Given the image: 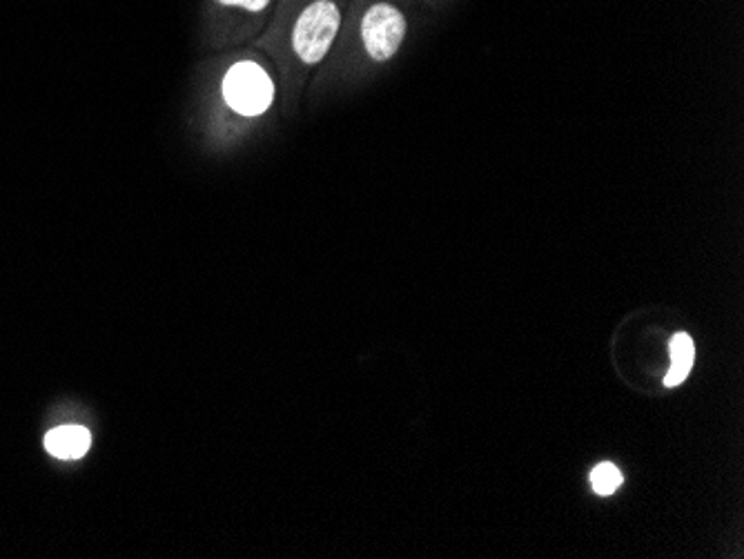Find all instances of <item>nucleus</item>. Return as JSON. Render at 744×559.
<instances>
[{
	"label": "nucleus",
	"mask_w": 744,
	"mask_h": 559,
	"mask_svg": "<svg viewBox=\"0 0 744 559\" xmlns=\"http://www.w3.org/2000/svg\"><path fill=\"white\" fill-rule=\"evenodd\" d=\"M92 446L90 430L83 426H61L45 435L47 453L58 459H81Z\"/></svg>",
	"instance_id": "obj_4"
},
{
	"label": "nucleus",
	"mask_w": 744,
	"mask_h": 559,
	"mask_svg": "<svg viewBox=\"0 0 744 559\" xmlns=\"http://www.w3.org/2000/svg\"><path fill=\"white\" fill-rule=\"evenodd\" d=\"M341 27L339 7L332 0H315L297 18L292 45L303 63L315 65L326 58Z\"/></svg>",
	"instance_id": "obj_1"
},
{
	"label": "nucleus",
	"mask_w": 744,
	"mask_h": 559,
	"mask_svg": "<svg viewBox=\"0 0 744 559\" xmlns=\"http://www.w3.org/2000/svg\"><path fill=\"white\" fill-rule=\"evenodd\" d=\"M225 7H243L248 12H263L270 5V0H219Z\"/></svg>",
	"instance_id": "obj_7"
},
{
	"label": "nucleus",
	"mask_w": 744,
	"mask_h": 559,
	"mask_svg": "<svg viewBox=\"0 0 744 559\" xmlns=\"http://www.w3.org/2000/svg\"><path fill=\"white\" fill-rule=\"evenodd\" d=\"M223 96L234 112L259 116L268 110L274 98V85L263 67L243 61L230 67L223 78Z\"/></svg>",
	"instance_id": "obj_2"
},
{
	"label": "nucleus",
	"mask_w": 744,
	"mask_h": 559,
	"mask_svg": "<svg viewBox=\"0 0 744 559\" xmlns=\"http://www.w3.org/2000/svg\"><path fill=\"white\" fill-rule=\"evenodd\" d=\"M406 36V18L397 7L388 3L372 5L364 23H361V38L372 61H388L393 58Z\"/></svg>",
	"instance_id": "obj_3"
},
{
	"label": "nucleus",
	"mask_w": 744,
	"mask_h": 559,
	"mask_svg": "<svg viewBox=\"0 0 744 559\" xmlns=\"http://www.w3.org/2000/svg\"><path fill=\"white\" fill-rule=\"evenodd\" d=\"M591 484L597 495H613L622 484V473L613 464H600L593 468Z\"/></svg>",
	"instance_id": "obj_6"
},
{
	"label": "nucleus",
	"mask_w": 744,
	"mask_h": 559,
	"mask_svg": "<svg viewBox=\"0 0 744 559\" xmlns=\"http://www.w3.org/2000/svg\"><path fill=\"white\" fill-rule=\"evenodd\" d=\"M693 359H695V346L693 339L684 332H678L671 339V370L664 377V386L675 388L680 386L684 379L689 377V372L693 368Z\"/></svg>",
	"instance_id": "obj_5"
}]
</instances>
